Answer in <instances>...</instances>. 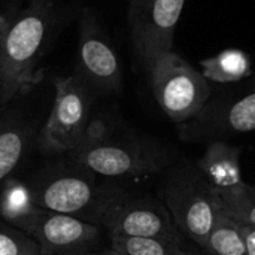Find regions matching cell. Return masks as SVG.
<instances>
[{
	"mask_svg": "<svg viewBox=\"0 0 255 255\" xmlns=\"http://www.w3.org/2000/svg\"><path fill=\"white\" fill-rule=\"evenodd\" d=\"M54 16L52 0H31L0 36V103L27 93L39 79L37 64Z\"/></svg>",
	"mask_w": 255,
	"mask_h": 255,
	"instance_id": "obj_1",
	"label": "cell"
},
{
	"mask_svg": "<svg viewBox=\"0 0 255 255\" xmlns=\"http://www.w3.org/2000/svg\"><path fill=\"white\" fill-rule=\"evenodd\" d=\"M157 193L181 235L202 248L209 236L221 200L200 175L196 163L178 158L161 173Z\"/></svg>",
	"mask_w": 255,
	"mask_h": 255,
	"instance_id": "obj_2",
	"label": "cell"
},
{
	"mask_svg": "<svg viewBox=\"0 0 255 255\" xmlns=\"http://www.w3.org/2000/svg\"><path fill=\"white\" fill-rule=\"evenodd\" d=\"M70 160L94 175L106 178H140L161 173L178 157L172 148L152 142H120L112 136L69 152Z\"/></svg>",
	"mask_w": 255,
	"mask_h": 255,
	"instance_id": "obj_3",
	"label": "cell"
},
{
	"mask_svg": "<svg viewBox=\"0 0 255 255\" xmlns=\"http://www.w3.org/2000/svg\"><path fill=\"white\" fill-rule=\"evenodd\" d=\"M99 224L109 238H157L185 244L161 199L146 193L112 191L103 205Z\"/></svg>",
	"mask_w": 255,
	"mask_h": 255,
	"instance_id": "obj_4",
	"label": "cell"
},
{
	"mask_svg": "<svg viewBox=\"0 0 255 255\" xmlns=\"http://www.w3.org/2000/svg\"><path fill=\"white\" fill-rule=\"evenodd\" d=\"M148 69L157 103L175 123L194 117L212 96V87L203 73L173 51L160 55Z\"/></svg>",
	"mask_w": 255,
	"mask_h": 255,
	"instance_id": "obj_5",
	"label": "cell"
},
{
	"mask_svg": "<svg viewBox=\"0 0 255 255\" xmlns=\"http://www.w3.org/2000/svg\"><path fill=\"white\" fill-rule=\"evenodd\" d=\"M238 84L233 90L211 96L194 117L181 123V137L214 142L255 131V82Z\"/></svg>",
	"mask_w": 255,
	"mask_h": 255,
	"instance_id": "obj_6",
	"label": "cell"
},
{
	"mask_svg": "<svg viewBox=\"0 0 255 255\" xmlns=\"http://www.w3.org/2000/svg\"><path fill=\"white\" fill-rule=\"evenodd\" d=\"M93 175L78 164L75 170L51 172L30 187L31 197L43 211L78 217L99 226L103 205L112 191L100 188Z\"/></svg>",
	"mask_w": 255,
	"mask_h": 255,
	"instance_id": "obj_7",
	"label": "cell"
},
{
	"mask_svg": "<svg viewBox=\"0 0 255 255\" xmlns=\"http://www.w3.org/2000/svg\"><path fill=\"white\" fill-rule=\"evenodd\" d=\"M54 88L52 111L39 139L43 154H64L75 149L91 121V94L79 76L55 78Z\"/></svg>",
	"mask_w": 255,
	"mask_h": 255,
	"instance_id": "obj_8",
	"label": "cell"
},
{
	"mask_svg": "<svg viewBox=\"0 0 255 255\" xmlns=\"http://www.w3.org/2000/svg\"><path fill=\"white\" fill-rule=\"evenodd\" d=\"M187 0H130L128 24L136 52L149 66L173 51V34Z\"/></svg>",
	"mask_w": 255,
	"mask_h": 255,
	"instance_id": "obj_9",
	"label": "cell"
},
{
	"mask_svg": "<svg viewBox=\"0 0 255 255\" xmlns=\"http://www.w3.org/2000/svg\"><path fill=\"white\" fill-rule=\"evenodd\" d=\"M78 30V52L82 73L100 91L118 93L123 87L120 60L90 9L81 10Z\"/></svg>",
	"mask_w": 255,
	"mask_h": 255,
	"instance_id": "obj_10",
	"label": "cell"
},
{
	"mask_svg": "<svg viewBox=\"0 0 255 255\" xmlns=\"http://www.w3.org/2000/svg\"><path fill=\"white\" fill-rule=\"evenodd\" d=\"M40 255L85 254L100 238V227L78 217L43 211L28 232Z\"/></svg>",
	"mask_w": 255,
	"mask_h": 255,
	"instance_id": "obj_11",
	"label": "cell"
},
{
	"mask_svg": "<svg viewBox=\"0 0 255 255\" xmlns=\"http://www.w3.org/2000/svg\"><path fill=\"white\" fill-rule=\"evenodd\" d=\"M241 148L232 146L224 140L209 142L205 154L196 161V166L209 187L223 200L236 191L245 181L241 173Z\"/></svg>",
	"mask_w": 255,
	"mask_h": 255,
	"instance_id": "obj_12",
	"label": "cell"
},
{
	"mask_svg": "<svg viewBox=\"0 0 255 255\" xmlns=\"http://www.w3.org/2000/svg\"><path fill=\"white\" fill-rule=\"evenodd\" d=\"M42 212L27 184L9 178L0 187V220L28 235Z\"/></svg>",
	"mask_w": 255,
	"mask_h": 255,
	"instance_id": "obj_13",
	"label": "cell"
},
{
	"mask_svg": "<svg viewBox=\"0 0 255 255\" xmlns=\"http://www.w3.org/2000/svg\"><path fill=\"white\" fill-rule=\"evenodd\" d=\"M202 250L208 255H247L242 224L232 217L224 205H221Z\"/></svg>",
	"mask_w": 255,
	"mask_h": 255,
	"instance_id": "obj_14",
	"label": "cell"
},
{
	"mask_svg": "<svg viewBox=\"0 0 255 255\" xmlns=\"http://www.w3.org/2000/svg\"><path fill=\"white\" fill-rule=\"evenodd\" d=\"M202 73L209 82L235 84L251 75V60L239 49H226L200 63Z\"/></svg>",
	"mask_w": 255,
	"mask_h": 255,
	"instance_id": "obj_15",
	"label": "cell"
},
{
	"mask_svg": "<svg viewBox=\"0 0 255 255\" xmlns=\"http://www.w3.org/2000/svg\"><path fill=\"white\" fill-rule=\"evenodd\" d=\"M111 250L123 255H196L184 245L157 238H123L112 236Z\"/></svg>",
	"mask_w": 255,
	"mask_h": 255,
	"instance_id": "obj_16",
	"label": "cell"
},
{
	"mask_svg": "<svg viewBox=\"0 0 255 255\" xmlns=\"http://www.w3.org/2000/svg\"><path fill=\"white\" fill-rule=\"evenodd\" d=\"M27 145L25 130L10 124L0 128V187L10 178L19 164Z\"/></svg>",
	"mask_w": 255,
	"mask_h": 255,
	"instance_id": "obj_17",
	"label": "cell"
},
{
	"mask_svg": "<svg viewBox=\"0 0 255 255\" xmlns=\"http://www.w3.org/2000/svg\"><path fill=\"white\" fill-rule=\"evenodd\" d=\"M223 205L242 226H255V187L244 182L236 191L224 197Z\"/></svg>",
	"mask_w": 255,
	"mask_h": 255,
	"instance_id": "obj_18",
	"label": "cell"
},
{
	"mask_svg": "<svg viewBox=\"0 0 255 255\" xmlns=\"http://www.w3.org/2000/svg\"><path fill=\"white\" fill-rule=\"evenodd\" d=\"M0 255H40V250L31 236L0 220Z\"/></svg>",
	"mask_w": 255,
	"mask_h": 255,
	"instance_id": "obj_19",
	"label": "cell"
},
{
	"mask_svg": "<svg viewBox=\"0 0 255 255\" xmlns=\"http://www.w3.org/2000/svg\"><path fill=\"white\" fill-rule=\"evenodd\" d=\"M242 233L245 238L247 255H255V226H242Z\"/></svg>",
	"mask_w": 255,
	"mask_h": 255,
	"instance_id": "obj_20",
	"label": "cell"
},
{
	"mask_svg": "<svg viewBox=\"0 0 255 255\" xmlns=\"http://www.w3.org/2000/svg\"><path fill=\"white\" fill-rule=\"evenodd\" d=\"M97 255H123V254H120V253H117V251H114V250H108V251H105L103 254H97Z\"/></svg>",
	"mask_w": 255,
	"mask_h": 255,
	"instance_id": "obj_21",
	"label": "cell"
},
{
	"mask_svg": "<svg viewBox=\"0 0 255 255\" xmlns=\"http://www.w3.org/2000/svg\"><path fill=\"white\" fill-rule=\"evenodd\" d=\"M81 255H88V254H87V253H85V254H81Z\"/></svg>",
	"mask_w": 255,
	"mask_h": 255,
	"instance_id": "obj_22",
	"label": "cell"
}]
</instances>
